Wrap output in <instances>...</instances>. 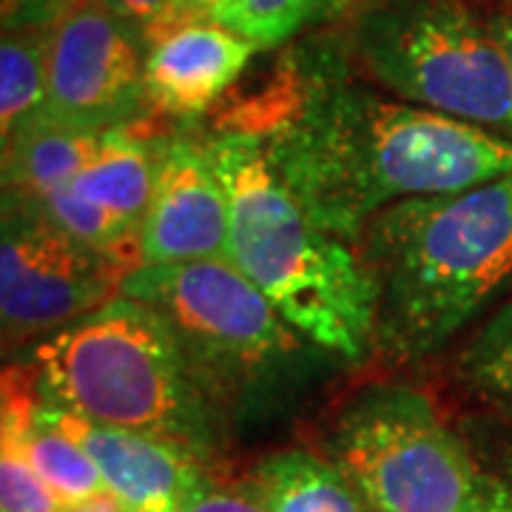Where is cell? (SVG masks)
<instances>
[{
	"instance_id": "obj_1",
	"label": "cell",
	"mask_w": 512,
	"mask_h": 512,
	"mask_svg": "<svg viewBox=\"0 0 512 512\" xmlns=\"http://www.w3.org/2000/svg\"><path fill=\"white\" fill-rule=\"evenodd\" d=\"M274 106L265 126L248 131L262 137L276 177L308 217L350 245L390 205L512 174L507 137L362 86L313 80Z\"/></svg>"
},
{
	"instance_id": "obj_2",
	"label": "cell",
	"mask_w": 512,
	"mask_h": 512,
	"mask_svg": "<svg viewBox=\"0 0 512 512\" xmlns=\"http://www.w3.org/2000/svg\"><path fill=\"white\" fill-rule=\"evenodd\" d=\"M353 248L376 293L373 353L421 362L512 291V174L390 205Z\"/></svg>"
},
{
	"instance_id": "obj_3",
	"label": "cell",
	"mask_w": 512,
	"mask_h": 512,
	"mask_svg": "<svg viewBox=\"0 0 512 512\" xmlns=\"http://www.w3.org/2000/svg\"><path fill=\"white\" fill-rule=\"evenodd\" d=\"M205 146L220 171L231 231L228 259L319 350L362 362L376 345V293L356 248L308 217L262 146L234 126Z\"/></svg>"
},
{
	"instance_id": "obj_4",
	"label": "cell",
	"mask_w": 512,
	"mask_h": 512,
	"mask_svg": "<svg viewBox=\"0 0 512 512\" xmlns=\"http://www.w3.org/2000/svg\"><path fill=\"white\" fill-rule=\"evenodd\" d=\"M37 396L83 419L180 441L205 453L214 410L160 313L131 296L43 339L32 353Z\"/></svg>"
},
{
	"instance_id": "obj_5",
	"label": "cell",
	"mask_w": 512,
	"mask_h": 512,
	"mask_svg": "<svg viewBox=\"0 0 512 512\" xmlns=\"http://www.w3.org/2000/svg\"><path fill=\"white\" fill-rule=\"evenodd\" d=\"M359 69L396 100L512 140V66L461 0H365L350 20Z\"/></svg>"
},
{
	"instance_id": "obj_6",
	"label": "cell",
	"mask_w": 512,
	"mask_h": 512,
	"mask_svg": "<svg viewBox=\"0 0 512 512\" xmlns=\"http://www.w3.org/2000/svg\"><path fill=\"white\" fill-rule=\"evenodd\" d=\"M120 293L168 322L211 410L279 384L316 348L228 256L137 265Z\"/></svg>"
},
{
	"instance_id": "obj_7",
	"label": "cell",
	"mask_w": 512,
	"mask_h": 512,
	"mask_svg": "<svg viewBox=\"0 0 512 512\" xmlns=\"http://www.w3.org/2000/svg\"><path fill=\"white\" fill-rule=\"evenodd\" d=\"M325 456L370 512H464L478 461L433 399L404 382H370L336 410Z\"/></svg>"
},
{
	"instance_id": "obj_8",
	"label": "cell",
	"mask_w": 512,
	"mask_h": 512,
	"mask_svg": "<svg viewBox=\"0 0 512 512\" xmlns=\"http://www.w3.org/2000/svg\"><path fill=\"white\" fill-rule=\"evenodd\" d=\"M128 268L69 237L35 200L3 191L0 325L3 345L20 348L100 311Z\"/></svg>"
},
{
	"instance_id": "obj_9",
	"label": "cell",
	"mask_w": 512,
	"mask_h": 512,
	"mask_svg": "<svg viewBox=\"0 0 512 512\" xmlns=\"http://www.w3.org/2000/svg\"><path fill=\"white\" fill-rule=\"evenodd\" d=\"M146 37L106 0H77L49 26L43 114L80 128L131 126L148 109Z\"/></svg>"
},
{
	"instance_id": "obj_10",
	"label": "cell",
	"mask_w": 512,
	"mask_h": 512,
	"mask_svg": "<svg viewBox=\"0 0 512 512\" xmlns=\"http://www.w3.org/2000/svg\"><path fill=\"white\" fill-rule=\"evenodd\" d=\"M231 202L205 140H163L154 194L140 228V265L228 254Z\"/></svg>"
},
{
	"instance_id": "obj_11",
	"label": "cell",
	"mask_w": 512,
	"mask_h": 512,
	"mask_svg": "<svg viewBox=\"0 0 512 512\" xmlns=\"http://www.w3.org/2000/svg\"><path fill=\"white\" fill-rule=\"evenodd\" d=\"M43 407L89 453L106 490L137 512H180L191 495L211 484L200 453L180 441L100 424L46 402Z\"/></svg>"
},
{
	"instance_id": "obj_12",
	"label": "cell",
	"mask_w": 512,
	"mask_h": 512,
	"mask_svg": "<svg viewBox=\"0 0 512 512\" xmlns=\"http://www.w3.org/2000/svg\"><path fill=\"white\" fill-rule=\"evenodd\" d=\"M251 40L214 20H191L148 43V106L168 117H200L239 80L256 55Z\"/></svg>"
},
{
	"instance_id": "obj_13",
	"label": "cell",
	"mask_w": 512,
	"mask_h": 512,
	"mask_svg": "<svg viewBox=\"0 0 512 512\" xmlns=\"http://www.w3.org/2000/svg\"><path fill=\"white\" fill-rule=\"evenodd\" d=\"M106 131L37 114L3 143V191L37 200L72 185L100 151Z\"/></svg>"
},
{
	"instance_id": "obj_14",
	"label": "cell",
	"mask_w": 512,
	"mask_h": 512,
	"mask_svg": "<svg viewBox=\"0 0 512 512\" xmlns=\"http://www.w3.org/2000/svg\"><path fill=\"white\" fill-rule=\"evenodd\" d=\"M160 146L163 140H148L134 126L109 128L89 168L72 185L140 234L154 194Z\"/></svg>"
},
{
	"instance_id": "obj_15",
	"label": "cell",
	"mask_w": 512,
	"mask_h": 512,
	"mask_svg": "<svg viewBox=\"0 0 512 512\" xmlns=\"http://www.w3.org/2000/svg\"><path fill=\"white\" fill-rule=\"evenodd\" d=\"M245 490L268 512H370L348 476L322 453L291 447L265 456Z\"/></svg>"
},
{
	"instance_id": "obj_16",
	"label": "cell",
	"mask_w": 512,
	"mask_h": 512,
	"mask_svg": "<svg viewBox=\"0 0 512 512\" xmlns=\"http://www.w3.org/2000/svg\"><path fill=\"white\" fill-rule=\"evenodd\" d=\"M453 382L501 419L512 421V299L498 305L453 356Z\"/></svg>"
},
{
	"instance_id": "obj_17",
	"label": "cell",
	"mask_w": 512,
	"mask_h": 512,
	"mask_svg": "<svg viewBox=\"0 0 512 512\" xmlns=\"http://www.w3.org/2000/svg\"><path fill=\"white\" fill-rule=\"evenodd\" d=\"M49 94V26L3 29L0 43V140L43 114Z\"/></svg>"
},
{
	"instance_id": "obj_18",
	"label": "cell",
	"mask_w": 512,
	"mask_h": 512,
	"mask_svg": "<svg viewBox=\"0 0 512 512\" xmlns=\"http://www.w3.org/2000/svg\"><path fill=\"white\" fill-rule=\"evenodd\" d=\"M23 444L40 478L55 490V495L69 507L89 495L106 490L103 476L89 453L57 424L37 396L35 407L23 421Z\"/></svg>"
},
{
	"instance_id": "obj_19",
	"label": "cell",
	"mask_w": 512,
	"mask_h": 512,
	"mask_svg": "<svg viewBox=\"0 0 512 512\" xmlns=\"http://www.w3.org/2000/svg\"><path fill=\"white\" fill-rule=\"evenodd\" d=\"M353 0H220L211 20L251 40L256 49H274L316 23L336 18Z\"/></svg>"
},
{
	"instance_id": "obj_20",
	"label": "cell",
	"mask_w": 512,
	"mask_h": 512,
	"mask_svg": "<svg viewBox=\"0 0 512 512\" xmlns=\"http://www.w3.org/2000/svg\"><path fill=\"white\" fill-rule=\"evenodd\" d=\"M35 202L57 228H63L77 242L123 262L128 271L140 265V234L97 202L86 200L74 185H60Z\"/></svg>"
},
{
	"instance_id": "obj_21",
	"label": "cell",
	"mask_w": 512,
	"mask_h": 512,
	"mask_svg": "<svg viewBox=\"0 0 512 512\" xmlns=\"http://www.w3.org/2000/svg\"><path fill=\"white\" fill-rule=\"evenodd\" d=\"M106 3L146 37V43L180 26V0H106Z\"/></svg>"
},
{
	"instance_id": "obj_22",
	"label": "cell",
	"mask_w": 512,
	"mask_h": 512,
	"mask_svg": "<svg viewBox=\"0 0 512 512\" xmlns=\"http://www.w3.org/2000/svg\"><path fill=\"white\" fill-rule=\"evenodd\" d=\"M464 512H512V450L490 467L478 464V481Z\"/></svg>"
},
{
	"instance_id": "obj_23",
	"label": "cell",
	"mask_w": 512,
	"mask_h": 512,
	"mask_svg": "<svg viewBox=\"0 0 512 512\" xmlns=\"http://www.w3.org/2000/svg\"><path fill=\"white\" fill-rule=\"evenodd\" d=\"M180 512H268L262 507V501L256 498L251 490H225V487H214L205 484L202 490L191 495L185 501Z\"/></svg>"
},
{
	"instance_id": "obj_24",
	"label": "cell",
	"mask_w": 512,
	"mask_h": 512,
	"mask_svg": "<svg viewBox=\"0 0 512 512\" xmlns=\"http://www.w3.org/2000/svg\"><path fill=\"white\" fill-rule=\"evenodd\" d=\"M60 15V0H3V29L52 26Z\"/></svg>"
},
{
	"instance_id": "obj_25",
	"label": "cell",
	"mask_w": 512,
	"mask_h": 512,
	"mask_svg": "<svg viewBox=\"0 0 512 512\" xmlns=\"http://www.w3.org/2000/svg\"><path fill=\"white\" fill-rule=\"evenodd\" d=\"M63 512H137L134 507H128L123 498L111 493V490H100V493L89 495L83 501H74Z\"/></svg>"
},
{
	"instance_id": "obj_26",
	"label": "cell",
	"mask_w": 512,
	"mask_h": 512,
	"mask_svg": "<svg viewBox=\"0 0 512 512\" xmlns=\"http://www.w3.org/2000/svg\"><path fill=\"white\" fill-rule=\"evenodd\" d=\"M487 20H490V29H493V35L498 37V43H501V49H504V55H507V60H510L512 66V6L510 9L490 12Z\"/></svg>"
},
{
	"instance_id": "obj_27",
	"label": "cell",
	"mask_w": 512,
	"mask_h": 512,
	"mask_svg": "<svg viewBox=\"0 0 512 512\" xmlns=\"http://www.w3.org/2000/svg\"><path fill=\"white\" fill-rule=\"evenodd\" d=\"M220 0H180V23L191 20H211Z\"/></svg>"
},
{
	"instance_id": "obj_28",
	"label": "cell",
	"mask_w": 512,
	"mask_h": 512,
	"mask_svg": "<svg viewBox=\"0 0 512 512\" xmlns=\"http://www.w3.org/2000/svg\"><path fill=\"white\" fill-rule=\"evenodd\" d=\"M72 3H77V0H60V6H63V12H66V9H69Z\"/></svg>"
}]
</instances>
